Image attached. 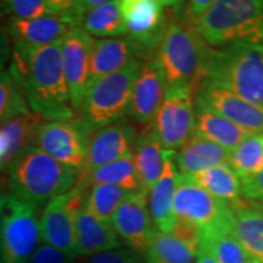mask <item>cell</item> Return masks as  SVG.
<instances>
[{"instance_id":"6da1fadb","label":"cell","mask_w":263,"mask_h":263,"mask_svg":"<svg viewBox=\"0 0 263 263\" xmlns=\"http://www.w3.org/2000/svg\"><path fill=\"white\" fill-rule=\"evenodd\" d=\"M9 68L21 85L33 114L44 121L76 117L65 77L61 41L39 48L12 47Z\"/></svg>"},{"instance_id":"7a4b0ae2","label":"cell","mask_w":263,"mask_h":263,"mask_svg":"<svg viewBox=\"0 0 263 263\" xmlns=\"http://www.w3.org/2000/svg\"><path fill=\"white\" fill-rule=\"evenodd\" d=\"M8 195L38 209L68 193L77 182V171L59 162L35 146L22 151L5 168Z\"/></svg>"},{"instance_id":"3957f363","label":"cell","mask_w":263,"mask_h":263,"mask_svg":"<svg viewBox=\"0 0 263 263\" xmlns=\"http://www.w3.org/2000/svg\"><path fill=\"white\" fill-rule=\"evenodd\" d=\"M194 29L211 49L263 44V0H213Z\"/></svg>"},{"instance_id":"277c9868","label":"cell","mask_w":263,"mask_h":263,"mask_svg":"<svg viewBox=\"0 0 263 263\" xmlns=\"http://www.w3.org/2000/svg\"><path fill=\"white\" fill-rule=\"evenodd\" d=\"M211 48L196 31L171 15L154 61L162 72L167 88L189 87L195 91L206 78Z\"/></svg>"},{"instance_id":"5b68a950","label":"cell","mask_w":263,"mask_h":263,"mask_svg":"<svg viewBox=\"0 0 263 263\" xmlns=\"http://www.w3.org/2000/svg\"><path fill=\"white\" fill-rule=\"evenodd\" d=\"M206 78L263 108V44L211 49Z\"/></svg>"},{"instance_id":"8992f818","label":"cell","mask_w":263,"mask_h":263,"mask_svg":"<svg viewBox=\"0 0 263 263\" xmlns=\"http://www.w3.org/2000/svg\"><path fill=\"white\" fill-rule=\"evenodd\" d=\"M144 62L133 60L120 71L90 82L78 116L91 132L122 120L128 115L132 91Z\"/></svg>"},{"instance_id":"52a82bcc","label":"cell","mask_w":263,"mask_h":263,"mask_svg":"<svg viewBox=\"0 0 263 263\" xmlns=\"http://www.w3.org/2000/svg\"><path fill=\"white\" fill-rule=\"evenodd\" d=\"M167 0H121L126 35L137 48L139 60H154L171 21V6Z\"/></svg>"},{"instance_id":"ba28073f","label":"cell","mask_w":263,"mask_h":263,"mask_svg":"<svg viewBox=\"0 0 263 263\" xmlns=\"http://www.w3.org/2000/svg\"><path fill=\"white\" fill-rule=\"evenodd\" d=\"M41 240L38 207L6 194L0 226V263H27Z\"/></svg>"},{"instance_id":"9c48e42d","label":"cell","mask_w":263,"mask_h":263,"mask_svg":"<svg viewBox=\"0 0 263 263\" xmlns=\"http://www.w3.org/2000/svg\"><path fill=\"white\" fill-rule=\"evenodd\" d=\"M173 211L176 217L195 224L202 236L232 230V206L205 192L189 176L180 174Z\"/></svg>"},{"instance_id":"30bf717a","label":"cell","mask_w":263,"mask_h":263,"mask_svg":"<svg viewBox=\"0 0 263 263\" xmlns=\"http://www.w3.org/2000/svg\"><path fill=\"white\" fill-rule=\"evenodd\" d=\"M195 95L189 87L167 88L150 123L163 150L178 151L195 134Z\"/></svg>"},{"instance_id":"8fae6325","label":"cell","mask_w":263,"mask_h":263,"mask_svg":"<svg viewBox=\"0 0 263 263\" xmlns=\"http://www.w3.org/2000/svg\"><path fill=\"white\" fill-rule=\"evenodd\" d=\"M93 133L80 116L66 121H44L37 128L33 146L78 172Z\"/></svg>"},{"instance_id":"7c38bea8","label":"cell","mask_w":263,"mask_h":263,"mask_svg":"<svg viewBox=\"0 0 263 263\" xmlns=\"http://www.w3.org/2000/svg\"><path fill=\"white\" fill-rule=\"evenodd\" d=\"M87 194V189L74 185L68 193L51 199L39 217L42 241L76 259L74 221L78 211L84 205Z\"/></svg>"},{"instance_id":"4fadbf2b","label":"cell","mask_w":263,"mask_h":263,"mask_svg":"<svg viewBox=\"0 0 263 263\" xmlns=\"http://www.w3.org/2000/svg\"><path fill=\"white\" fill-rule=\"evenodd\" d=\"M137 139V129L124 118L94 132L83 166L77 172V182L84 180L97 168L133 153Z\"/></svg>"},{"instance_id":"5bb4252c","label":"cell","mask_w":263,"mask_h":263,"mask_svg":"<svg viewBox=\"0 0 263 263\" xmlns=\"http://www.w3.org/2000/svg\"><path fill=\"white\" fill-rule=\"evenodd\" d=\"M147 199L149 194L146 192L129 193L111 221L123 244L143 256L157 233L151 219Z\"/></svg>"},{"instance_id":"9a60e30c","label":"cell","mask_w":263,"mask_h":263,"mask_svg":"<svg viewBox=\"0 0 263 263\" xmlns=\"http://www.w3.org/2000/svg\"><path fill=\"white\" fill-rule=\"evenodd\" d=\"M94 39L83 28H72L61 41L64 71L72 107L80 111L90 81V59Z\"/></svg>"},{"instance_id":"2e32d148","label":"cell","mask_w":263,"mask_h":263,"mask_svg":"<svg viewBox=\"0 0 263 263\" xmlns=\"http://www.w3.org/2000/svg\"><path fill=\"white\" fill-rule=\"evenodd\" d=\"M195 99L250 133H263V108L215 82L205 78L196 91Z\"/></svg>"},{"instance_id":"e0dca14e","label":"cell","mask_w":263,"mask_h":263,"mask_svg":"<svg viewBox=\"0 0 263 263\" xmlns=\"http://www.w3.org/2000/svg\"><path fill=\"white\" fill-rule=\"evenodd\" d=\"M4 26L12 47L25 49L54 44L74 28L71 20L64 14L33 20L6 18Z\"/></svg>"},{"instance_id":"ac0fdd59","label":"cell","mask_w":263,"mask_h":263,"mask_svg":"<svg viewBox=\"0 0 263 263\" xmlns=\"http://www.w3.org/2000/svg\"><path fill=\"white\" fill-rule=\"evenodd\" d=\"M167 91V84L154 60L144 62L138 76L128 115L140 124H150L155 118Z\"/></svg>"},{"instance_id":"d6986e66","label":"cell","mask_w":263,"mask_h":263,"mask_svg":"<svg viewBox=\"0 0 263 263\" xmlns=\"http://www.w3.org/2000/svg\"><path fill=\"white\" fill-rule=\"evenodd\" d=\"M180 174L176 166V151L163 150L162 171L149 193V212L159 233H170L176 215L173 200Z\"/></svg>"},{"instance_id":"ffe728a7","label":"cell","mask_w":263,"mask_h":263,"mask_svg":"<svg viewBox=\"0 0 263 263\" xmlns=\"http://www.w3.org/2000/svg\"><path fill=\"white\" fill-rule=\"evenodd\" d=\"M76 250L77 258L123 248V241L112 224L95 217L83 205L76 216Z\"/></svg>"},{"instance_id":"44dd1931","label":"cell","mask_w":263,"mask_h":263,"mask_svg":"<svg viewBox=\"0 0 263 263\" xmlns=\"http://www.w3.org/2000/svg\"><path fill=\"white\" fill-rule=\"evenodd\" d=\"M133 60H139V55L137 48L128 38L97 39L91 50L89 83L120 71Z\"/></svg>"},{"instance_id":"7402d4cb","label":"cell","mask_w":263,"mask_h":263,"mask_svg":"<svg viewBox=\"0 0 263 263\" xmlns=\"http://www.w3.org/2000/svg\"><path fill=\"white\" fill-rule=\"evenodd\" d=\"M195 134L212 141L228 151L235 149L239 144L252 136L244 128L236 126L222 117L195 99Z\"/></svg>"},{"instance_id":"603a6c76","label":"cell","mask_w":263,"mask_h":263,"mask_svg":"<svg viewBox=\"0 0 263 263\" xmlns=\"http://www.w3.org/2000/svg\"><path fill=\"white\" fill-rule=\"evenodd\" d=\"M232 210V233L250 258L263 263V211L248 200Z\"/></svg>"},{"instance_id":"cb8c5ba5","label":"cell","mask_w":263,"mask_h":263,"mask_svg":"<svg viewBox=\"0 0 263 263\" xmlns=\"http://www.w3.org/2000/svg\"><path fill=\"white\" fill-rule=\"evenodd\" d=\"M229 153L224 147L194 134L176 151L177 170L183 176H192L217 164L228 163Z\"/></svg>"},{"instance_id":"d4e9b609","label":"cell","mask_w":263,"mask_h":263,"mask_svg":"<svg viewBox=\"0 0 263 263\" xmlns=\"http://www.w3.org/2000/svg\"><path fill=\"white\" fill-rule=\"evenodd\" d=\"M44 120L33 112L0 124V171L5 170L22 151L33 146L35 132Z\"/></svg>"},{"instance_id":"484cf974","label":"cell","mask_w":263,"mask_h":263,"mask_svg":"<svg viewBox=\"0 0 263 263\" xmlns=\"http://www.w3.org/2000/svg\"><path fill=\"white\" fill-rule=\"evenodd\" d=\"M189 177L205 192L230 206L244 201L241 180L229 163L217 164Z\"/></svg>"},{"instance_id":"4316f807","label":"cell","mask_w":263,"mask_h":263,"mask_svg":"<svg viewBox=\"0 0 263 263\" xmlns=\"http://www.w3.org/2000/svg\"><path fill=\"white\" fill-rule=\"evenodd\" d=\"M133 151L141 188L149 194L159 179L163 162V147L151 126L138 136Z\"/></svg>"},{"instance_id":"83f0119b","label":"cell","mask_w":263,"mask_h":263,"mask_svg":"<svg viewBox=\"0 0 263 263\" xmlns=\"http://www.w3.org/2000/svg\"><path fill=\"white\" fill-rule=\"evenodd\" d=\"M94 184H114L128 193L144 192L137 172L133 153L97 168L82 182H76V185L87 190H89Z\"/></svg>"},{"instance_id":"f1b7e54d","label":"cell","mask_w":263,"mask_h":263,"mask_svg":"<svg viewBox=\"0 0 263 263\" xmlns=\"http://www.w3.org/2000/svg\"><path fill=\"white\" fill-rule=\"evenodd\" d=\"M83 28L91 37L120 38L126 35L120 2L107 0L85 12L81 21Z\"/></svg>"},{"instance_id":"f546056e","label":"cell","mask_w":263,"mask_h":263,"mask_svg":"<svg viewBox=\"0 0 263 263\" xmlns=\"http://www.w3.org/2000/svg\"><path fill=\"white\" fill-rule=\"evenodd\" d=\"M229 166L241 180L248 182L263 171V133L252 134L229 153Z\"/></svg>"},{"instance_id":"4dcf8cb0","label":"cell","mask_w":263,"mask_h":263,"mask_svg":"<svg viewBox=\"0 0 263 263\" xmlns=\"http://www.w3.org/2000/svg\"><path fill=\"white\" fill-rule=\"evenodd\" d=\"M195 250L170 233H156L144 255L145 263H197Z\"/></svg>"},{"instance_id":"1f68e13d","label":"cell","mask_w":263,"mask_h":263,"mask_svg":"<svg viewBox=\"0 0 263 263\" xmlns=\"http://www.w3.org/2000/svg\"><path fill=\"white\" fill-rule=\"evenodd\" d=\"M70 0H5L0 2V17L33 20L62 15L70 8Z\"/></svg>"},{"instance_id":"d6a6232c","label":"cell","mask_w":263,"mask_h":263,"mask_svg":"<svg viewBox=\"0 0 263 263\" xmlns=\"http://www.w3.org/2000/svg\"><path fill=\"white\" fill-rule=\"evenodd\" d=\"M31 112L24 90L10 68L0 71V124Z\"/></svg>"},{"instance_id":"836d02e7","label":"cell","mask_w":263,"mask_h":263,"mask_svg":"<svg viewBox=\"0 0 263 263\" xmlns=\"http://www.w3.org/2000/svg\"><path fill=\"white\" fill-rule=\"evenodd\" d=\"M128 194L114 184H94L88 190L84 205L95 217L111 224L115 212Z\"/></svg>"},{"instance_id":"e575fe53","label":"cell","mask_w":263,"mask_h":263,"mask_svg":"<svg viewBox=\"0 0 263 263\" xmlns=\"http://www.w3.org/2000/svg\"><path fill=\"white\" fill-rule=\"evenodd\" d=\"M202 244L207 246L216 263H248L250 256L238 241L232 230H223L202 236Z\"/></svg>"},{"instance_id":"d590c367","label":"cell","mask_w":263,"mask_h":263,"mask_svg":"<svg viewBox=\"0 0 263 263\" xmlns=\"http://www.w3.org/2000/svg\"><path fill=\"white\" fill-rule=\"evenodd\" d=\"M74 263H145V258L129 248H120L84 257L83 261L77 258Z\"/></svg>"},{"instance_id":"8d00e7d4","label":"cell","mask_w":263,"mask_h":263,"mask_svg":"<svg viewBox=\"0 0 263 263\" xmlns=\"http://www.w3.org/2000/svg\"><path fill=\"white\" fill-rule=\"evenodd\" d=\"M170 234L176 236L184 244H186L193 250H195L196 252H199L202 241V234L201 230L197 228L195 224H193L192 222L180 218V217H176Z\"/></svg>"},{"instance_id":"74e56055","label":"cell","mask_w":263,"mask_h":263,"mask_svg":"<svg viewBox=\"0 0 263 263\" xmlns=\"http://www.w3.org/2000/svg\"><path fill=\"white\" fill-rule=\"evenodd\" d=\"M76 258L48 244H41L27 263H74Z\"/></svg>"},{"instance_id":"f35d334b","label":"cell","mask_w":263,"mask_h":263,"mask_svg":"<svg viewBox=\"0 0 263 263\" xmlns=\"http://www.w3.org/2000/svg\"><path fill=\"white\" fill-rule=\"evenodd\" d=\"M242 196L251 202H263V171L248 182L242 183Z\"/></svg>"},{"instance_id":"ab89813d","label":"cell","mask_w":263,"mask_h":263,"mask_svg":"<svg viewBox=\"0 0 263 263\" xmlns=\"http://www.w3.org/2000/svg\"><path fill=\"white\" fill-rule=\"evenodd\" d=\"M10 43L11 41H10L5 26L0 22V71L5 70V65L11 60L12 44Z\"/></svg>"},{"instance_id":"60d3db41","label":"cell","mask_w":263,"mask_h":263,"mask_svg":"<svg viewBox=\"0 0 263 263\" xmlns=\"http://www.w3.org/2000/svg\"><path fill=\"white\" fill-rule=\"evenodd\" d=\"M197 263H216L215 258L212 257L211 252L210 250L207 249V246L205 244H202L200 246L199 254H197Z\"/></svg>"},{"instance_id":"b9f144b4","label":"cell","mask_w":263,"mask_h":263,"mask_svg":"<svg viewBox=\"0 0 263 263\" xmlns=\"http://www.w3.org/2000/svg\"><path fill=\"white\" fill-rule=\"evenodd\" d=\"M6 205V194L3 193L2 186H0V226H2V219L4 216V210Z\"/></svg>"},{"instance_id":"7bdbcfd3","label":"cell","mask_w":263,"mask_h":263,"mask_svg":"<svg viewBox=\"0 0 263 263\" xmlns=\"http://www.w3.org/2000/svg\"><path fill=\"white\" fill-rule=\"evenodd\" d=\"M250 202H251V201H250ZM251 203H254L255 206H257L259 210H262V211H263V202H251Z\"/></svg>"},{"instance_id":"ee69618b","label":"cell","mask_w":263,"mask_h":263,"mask_svg":"<svg viewBox=\"0 0 263 263\" xmlns=\"http://www.w3.org/2000/svg\"><path fill=\"white\" fill-rule=\"evenodd\" d=\"M248 263H259V262H257V261H255V259H252V258H250L249 261H248Z\"/></svg>"}]
</instances>
